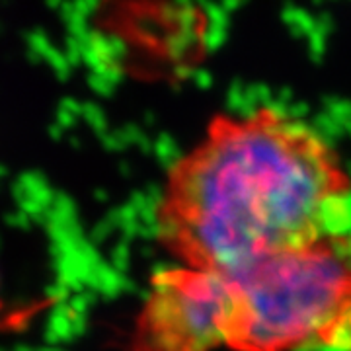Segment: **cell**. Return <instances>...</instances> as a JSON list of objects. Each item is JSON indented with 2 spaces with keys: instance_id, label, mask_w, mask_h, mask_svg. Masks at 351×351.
I'll list each match as a JSON object with an SVG mask.
<instances>
[{
  "instance_id": "cell-1",
  "label": "cell",
  "mask_w": 351,
  "mask_h": 351,
  "mask_svg": "<svg viewBox=\"0 0 351 351\" xmlns=\"http://www.w3.org/2000/svg\"><path fill=\"white\" fill-rule=\"evenodd\" d=\"M350 223L351 174L336 147L274 106L215 115L156 205L164 250L226 277Z\"/></svg>"
},
{
  "instance_id": "cell-2",
  "label": "cell",
  "mask_w": 351,
  "mask_h": 351,
  "mask_svg": "<svg viewBox=\"0 0 351 351\" xmlns=\"http://www.w3.org/2000/svg\"><path fill=\"white\" fill-rule=\"evenodd\" d=\"M225 348L351 351V223L230 277Z\"/></svg>"
},
{
  "instance_id": "cell-3",
  "label": "cell",
  "mask_w": 351,
  "mask_h": 351,
  "mask_svg": "<svg viewBox=\"0 0 351 351\" xmlns=\"http://www.w3.org/2000/svg\"><path fill=\"white\" fill-rule=\"evenodd\" d=\"M230 301V277L184 263L162 269L149 283L127 351L223 348Z\"/></svg>"
}]
</instances>
